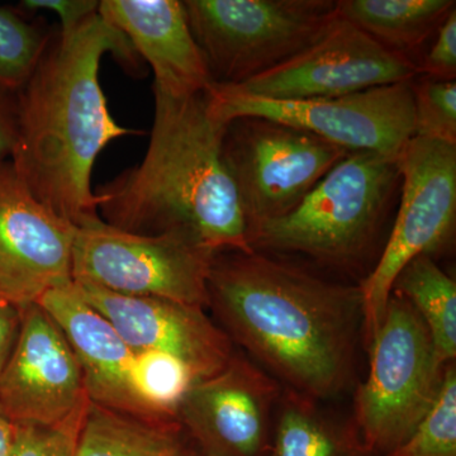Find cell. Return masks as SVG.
<instances>
[{"mask_svg":"<svg viewBox=\"0 0 456 456\" xmlns=\"http://www.w3.org/2000/svg\"><path fill=\"white\" fill-rule=\"evenodd\" d=\"M216 255L209 307L231 340L292 391L311 399L340 395L354 374L362 332L360 287L314 277L254 251Z\"/></svg>","mask_w":456,"mask_h":456,"instance_id":"1","label":"cell"},{"mask_svg":"<svg viewBox=\"0 0 456 456\" xmlns=\"http://www.w3.org/2000/svg\"><path fill=\"white\" fill-rule=\"evenodd\" d=\"M107 53L126 68L139 65L128 38L99 13L68 35L57 29L17 92L20 126L11 163L33 196L75 226L99 217L92 173L102 150L137 134L108 110L99 83Z\"/></svg>","mask_w":456,"mask_h":456,"instance_id":"2","label":"cell"},{"mask_svg":"<svg viewBox=\"0 0 456 456\" xmlns=\"http://www.w3.org/2000/svg\"><path fill=\"white\" fill-rule=\"evenodd\" d=\"M155 114L142 161L94 191L107 224L130 232L191 233L213 253H254L224 160L228 123L216 118L209 90L170 97L154 89Z\"/></svg>","mask_w":456,"mask_h":456,"instance_id":"3","label":"cell"},{"mask_svg":"<svg viewBox=\"0 0 456 456\" xmlns=\"http://www.w3.org/2000/svg\"><path fill=\"white\" fill-rule=\"evenodd\" d=\"M399 179L397 159L349 152L292 212L250 231L248 244L350 263L370 245Z\"/></svg>","mask_w":456,"mask_h":456,"instance_id":"4","label":"cell"},{"mask_svg":"<svg viewBox=\"0 0 456 456\" xmlns=\"http://www.w3.org/2000/svg\"><path fill=\"white\" fill-rule=\"evenodd\" d=\"M213 84L240 86L320 40L338 17L332 0H185Z\"/></svg>","mask_w":456,"mask_h":456,"instance_id":"5","label":"cell"},{"mask_svg":"<svg viewBox=\"0 0 456 456\" xmlns=\"http://www.w3.org/2000/svg\"><path fill=\"white\" fill-rule=\"evenodd\" d=\"M369 349L370 369L355 401L360 444L365 452L389 454L430 412L445 368L437 364L424 321L395 293Z\"/></svg>","mask_w":456,"mask_h":456,"instance_id":"6","label":"cell"},{"mask_svg":"<svg viewBox=\"0 0 456 456\" xmlns=\"http://www.w3.org/2000/svg\"><path fill=\"white\" fill-rule=\"evenodd\" d=\"M216 255L187 231L142 235L94 217L75 231L73 281L206 308Z\"/></svg>","mask_w":456,"mask_h":456,"instance_id":"7","label":"cell"},{"mask_svg":"<svg viewBox=\"0 0 456 456\" xmlns=\"http://www.w3.org/2000/svg\"><path fill=\"white\" fill-rule=\"evenodd\" d=\"M224 160L248 232L292 212L349 151L310 132L261 118L227 125Z\"/></svg>","mask_w":456,"mask_h":456,"instance_id":"8","label":"cell"},{"mask_svg":"<svg viewBox=\"0 0 456 456\" xmlns=\"http://www.w3.org/2000/svg\"><path fill=\"white\" fill-rule=\"evenodd\" d=\"M401 207L380 260L362 285L368 346L382 325L393 283L419 255L439 250L456 218V145L412 137L397 156Z\"/></svg>","mask_w":456,"mask_h":456,"instance_id":"9","label":"cell"},{"mask_svg":"<svg viewBox=\"0 0 456 456\" xmlns=\"http://www.w3.org/2000/svg\"><path fill=\"white\" fill-rule=\"evenodd\" d=\"M412 82L377 86L336 98L270 101L236 94L213 84L209 102L216 118L261 117L301 128L349 152L397 159L415 134Z\"/></svg>","mask_w":456,"mask_h":456,"instance_id":"10","label":"cell"},{"mask_svg":"<svg viewBox=\"0 0 456 456\" xmlns=\"http://www.w3.org/2000/svg\"><path fill=\"white\" fill-rule=\"evenodd\" d=\"M417 75L415 62L336 17L320 40L289 61L240 86H220L248 97L307 101L412 82Z\"/></svg>","mask_w":456,"mask_h":456,"instance_id":"11","label":"cell"},{"mask_svg":"<svg viewBox=\"0 0 456 456\" xmlns=\"http://www.w3.org/2000/svg\"><path fill=\"white\" fill-rule=\"evenodd\" d=\"M75 231L0 165V297L23 308L73 283Z\"/></svg>","mask_w":456,"mask_h":456,"instance_id":"12","label":"cell"},{"mask_svg":"<svg viewBox=\"0 0 456 456\" xmlns=\"http://www.w3.org/2000/svg\"><path fill=\"white\" fill-rule=\"evenodd\" d=\"M64 332L38 303L20 308L16 344L0 371V407L13 424L53 425L89 402Z\"/></svg>","mask_w":456,"mask_h":456,"instance_id":"13","label":"cell"},{"mask_svg":"<svg viewBox=\"0 0 456 456\" xmlns=\"http://www.w3.org/2000/svg\"><path fill=\"white\" fill-rule=\"evenodd\" d=\"M278 383L233 353L220 373L189 388L176 419L204 456H265Z\"/></svg>","mask_w":456,"mask_h":456,"instance_id":"14","label":"cell"},{"mask_svg":"<svg viewBox=\"0 0 456 456\" xmlns=\"http://www.w3.org/2000/svg\"><path fill=\"white\" fill-rule=\"evenodd\" d=\"M74 285L134 354L173 356L198 382L220 373L233 355L231 338L209 320L203 307L156 297L123 296L93 284Z\"/></svg>","mask_w":456,"mask_h":456,"instance_id":"15","label":"cell"},{"mask_svg":"<svg viewBox=\"0 0 456 456\" xmlns=\"http://www.w3.org/2000/svg\"><path fill=\"white\" fill-rule=\"evenodd\" d=\"M37 303L68 338L92 403L160 424L137 387L136 354L112 323L80 296L74 283L50 290Z\"/></svg>","mask_w":456,"mask_h":456,"instance_id":"16","label":"cell"},{"mask_svg":"<svg viewBox=\"0 0 456 456\" xmlns=\"http://www.w3.org/2000/svg\"><path fill=\"white\" fill-rule=\"evenodd\" d=\"M99 16L122 32L151 66L154 89L188 97L211 89L213 80L179 0H103Z\"/></svg>","mask_w":456,"mask_h":456,"instance_id":"17","label":"cell"},{"mask_svg":"<svg viewBox=\"0 0 456 456\" xmlns=\"http://www.w3.org/2000/svg\"><path fill=\"white\" fill-rule=\"evenodd\" d=\"M455 4L454 0H340L336 14L384 49L413 61L411 53L437 32Z\"/></svg>","mask_w":456,"mask_h":456,"instance_id":"18","label":"cell"},{"mask_svg":"<svg viewBox=\"0 0 456 456\" xmlns=\"http://www.w3.org/2000/svg\"><path fill=\"white\" fill-rule=\"evenodd\" d=\"M392 293L412 305L430 332L437 364L456 356V283L428 255H419L401 270Z\"/></svg>","mask_w":456,"mask_h":456,"instance_id":"19","label":"cell"},{"mask_svg":"<svg viewBox=\"0 0 456 456\" xmlns=\"http://www.w3.org/2000/svg\"><path fill=\"white\" fill-rule=\"evenodd\" d=\"M180 445L175 424H154L92 403L77 456H170Z\"/></svg>","mask_w":456,"mask_h":456,"instance_id":"20","label":"cell"},{"mask_svg":"<svg viewBox=\"0 0 456 456\" xmlns=\"http://www.w3.org/2000/svg\"><path fill=\"white\" fill-rule=\"evenodd\" d=\"M290 392L281 401L270 456H356L347 432L330 421L311 398Z\"/></svg>","mask_w":456,"mask_h":456,"instance_id":"21","label":"cell"},{"mask_svg":"<svg viewBox=\"0 0 456 456\" xmlns=\"http://www.w3.org/2000/svg\"><path fill=\"white\" fill-rule=\"evenodd\" d=\"M55 32V31H53ZM16 8L0 7V86L17 93L29 79L53 37Z\"/></svg>","mask_w":456,"mask_h":456,"instance_id":"22","label":"cell"},{"mask_svg":"<svg viewBox=\"0 0 456 456\" xmlns=\"http://www.w3.org/2000/svg\"><path fill=\"white\" fill-rule=\"evenodd\" d=\"M136 382L156 421L174 424L176 411L198 380L182 362L160 353L136 354Z\"/></svg>","mask_w":456,"mask_h":456,"instance_id":"23","label":"cell"},{"mask_svg":"<svg viewBox=\"0 0 456 456\" xmlns=\"http://www.w3.org/2000/svg\"><path fill=\"white\" fill-rule=\"evenodd\" d=\"M387 456H456V370L446 365L440 395L401 446Z\"/></svg>","mask_w":456,"mask_h":456,"instance_id":"24","label":"cell"},{"mask_svg":"<svg viewBox=\"0 0 456 456\" xmlns=\"http://www.w3.org/2000/svg\"><path fill=\"white\" fill-rule=\"evenodd\" d=\"M415 103V134L456 145V82L422 79L411 83Z\"/></svg>","mask_w":456,"mask_h":456,"instance_id":"25","label":"cell"},{"mask_svg":"<svg viewBox=\"0 0 456 456\" xmlns=\"http://www.w3.org/2000/svg\"><path fill=\"white\" fill-rule=\"evenodd\" d=\"M90 401L53 425L13 424L9 456H77Z\"/></svg>","mask_w":456,"mask_h":456,"instance_id":"26","label":"cell"},{"mask_svg":"<svg viewBox=\"0 0 456 456\" xmlns=\"http://www.w3.org/2000/svg\"><path fill=\"white\" fill-rule=\"evenodd\" d=\"M417 73L450 82L456 77V8L437 29L430 53L417 64Z\"/></svg>","mask_w":456,"mask_h":456,"instance_id":"27","label":"cell"},{"mask_svg":"<svg viewBox=\"0 0 456 456\" xmlns=\"http://www.w3.org/2000/svg\"><path fill=\"white\" fill-rule=\"evenodd\" d=\"M20 13L50 11L60 18V33L77 31L90 17L98 13L97 0H23L16 7Z\"/></svg>","mask_w":456,"mask_h":456,"instance_id":"28","label":"cell"},{"mask_svg":"<svg viewBox=\"0 0 456 456\" xmlns=\"http://www.w3.org/2000/svg\"><path fill=\"white\" fill-rule=\"evenodd\" d=\"M18 98L17 93L0 86V165L12 158L18 139Z\"/></svg>","mask_w":456,"mask_h":456,"instance_id":"29","label":"cell"},{"mask_svg":"<svg viewBox=\"0 0 456 456\" xmlns=\"http://www.w3.org/2000/svg\"><path fill=\"white\" fill-rule=\"evenodd\" d=\"M20 327V308L0 297V371L16 344Z\"/></svg>","mask_w":456,"mask_h":456,"instance_id":"30","label":"cell"},{"mask_svg":"<svg viewBox=\"0 0 456 456\" xmlns=\"http://www.w3.org/2000/svg\"><path fill=\"white\" fill-rule=\"evenodd\" d=\"M13 439V422L5 416L0 407V456H9Z\"/></svg>","mask_w":456,"mask_h":456,"instance_id":"31","label":"cell"},{"mask_svg":"<svg viewBox=\"0 0 456 456\" xmlns=\"http://www.w3.org/2000/svg\"><path fill=\"white\" fill-rule=\"evenodd\" d=\"M170 456H193V455L188 454V452H185V449L183 448L182 444H180L178 448H176L175 452H174L173 454H171Z\"/></svg>","mask_w":456,"mask_h":456,"instance_id":"32","label":"cell"},{"mask_svg":"<svg viewBox=\"0 0 456 456\" xmlns=\"http://www.w3.org/2000/svg\"><path fill=\"white\" fill-rule=\"evenodd\" d=\"M356 456H359V455H356Z\"/></svg>","mask_w":456,"mask_h":456,"instance_id":"33","label":"cell"}]
</instances>
